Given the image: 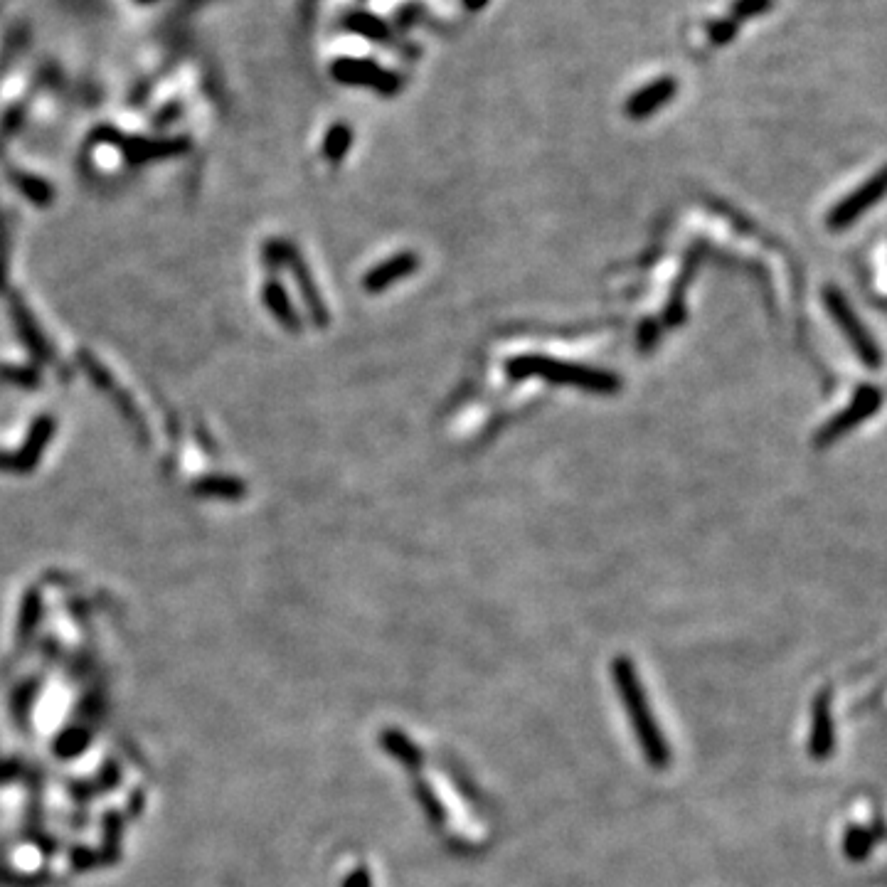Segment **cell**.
I'll list each match as a JSON object with an SVG mask.
<instances>
[{
	"label": "cell",
	"instance_id": "obj_1",
	"mask_svg": "<svg viewBox=\"0 0 887 887\" xmlns=\"http://www.w3.org/2000/svg\"><path fill=\"white\" fill-rule=\"evenodd\" d=\"M612 676L626 715L634 725V735L639 740L646 762L653 769H666L671 764V747H668L666 737H663L661 727H658L656 717L651 713L646 690L641 685L639 673H636V663L626 656H616L612 663Z\"/></svg>",
	"mask_w": 887,
	"mask_h": 887
},
{
	"label": "cell",
	"instance_id": "obj_2",
	"mask_svg": "<svg viewBox=\"0 0 887 887\" xmlns=\"http://www.w3.org/2000/svg\"><path fill=\"white\" fill-rule=\"evenodd\" d=\"M511 377H540V380L555 382V385H572L582 387L589 392H602L612 395L621 387V380L607 370L587 368V365L562 363V360L543 358V355H523L508 363Z\"/></svg>",
	"mask_w": 887,
	"mask_h": 887
},
{
	"label": "cell",
	"instance_id": "obj_3",
	"mask_svg": "<svg viewBox=\"0 0 887 887\" xmlns=\"http://www.w3.org/2000/svg\"><path fill=\"white\" fill-rule=\"evenodd\" d=\"M823 304H826L828 311H831L833 321L838 323V328L846 333V338L851 341L858 358L863 360L868 368H878L880 348L875 345L873 338H870V333L865 331L863 323L858 321V316H855V311L846 301V296H843L838 289H833V286H828V289H823Z\"/></svg>",
	"mask_w": 887,
	"mask_h": 887
},
{
	"label": "cell",
	"instance_id": "obj_4",
	"mask_svg": "<svg viewBox=\"0 0 887 887\" xmlns=\"http://www.w3.org/2000/svg\"><path fill=\"white\" fill-rule=\"evenodd\" d=\"M883 405V395H880L878 387H860L858 395H855V402L848 410L838 412L826 427H821L819 437H816V444L826 446L833 444L836 439H841L843 434L851 432L853 427H858L860 422H865L868 417H873L875 412L880 410Z\"/></svg>",
	"mask_w": 887,
	"mask_h": 887
},
{
	"label": "cell",
	"instance_id": "obj_5",
	"mask_svg": "<svg viewBox=\"0 0 887 887\" xmlns=\"http://www.w3.org/2000/svg\"><path fill=\"white\" fill-rule=\"evenodd\" d=\"M885 195V171H878L865 185H860L853 195L841 200L831 212H828V227L831 230H846L851 227L865 210L878 205Z\"/></svg>",
	"mask_w": 887,
	"mask_h": 887
},
{
	"label": "cell",
	"instance_id": "obj_6",
	"mask_svg": "<svg viewBox=\"0 0 887 887\" xmlns=\"http://www.w3.org/2000/svg\"><path fill=\"white\" fill-rule=\"evenodd\" d=\"M833 690L821 688L819 695L814 698L811 705V740H809V754L816 762L823 759H831L833 747H836V725H833Z\"/></svg>",
	"mask_w": 887,
	"mask_h": 887
},
{
	"label": "cell",
	"instance_id": "obj_7",
	"mask_svg": "<svg viewBox=\"0 0 887 887\" xmlns=\"http://www.w3.org/2000/svg\"><path fill=\"white\" fill-rule=\"evenodd\" d=\"M333 74L341 77L343 82H355V84H368V87L380 89V92L392 94L402 87L400 77L392 72H385L382 67L373 65V62H355V60H345L338 62L333 67Z\"/></svg>",
	"mask_w": 887,
	"mask_h": 887
},
{
	"label": "cell",
	"instance_id": "obj_8",
	"mask_svg": "<svg viewBox=\"0 0 887 887\" xmlns=\"http://www.w3.org/2000/svg\"><path fill=\"white\" fill-rule=\"evenodd\" d=\"M676 92H678V82L673 77L656 79V82L646 84L644 89H639V92L626 102V114H629L631 119H646V116L656 114L661 106L671 102V99L676 97Z\"/></svg>",
	"mask_w": 887,
	"mask_h": 887
},
{
	"label": "cell",
	"instance_id": "obj_9",
	"mask_svg": "<svg viewBox=\"0 0 887 887\" xmlns=\"http://www.w3.org/2000/svg\"><path fill=\"white\" fill-rule=\"evenodd\" d=\"M417 267H419L417 254H412V252L397 254V257L387 259L385 264H380V267L373 269V272H368V276H365V289L368 291L387 289L390 284H395V281L405 279L407 274H412Z\"/></svg>",
	"mask_w": 887,
	"mask_h": 887
},
{
	"label": "cell",
	"instance_id": "obj_10",
	"mask_svg": "<svg viewBox=\"0 0 887 887\" xmlns=\"http://www.w3.org/2000/svg\"><path fill=\"white\" fill-rule=\"evenodd\" d=\"M883 838V823H875V826H851L843 833V855L853 863L868 858L873 853V848L878 846V841Z\"/></svg>",
	"mask_w": 887,
	"mask_h": 887
},
{
	"label": "cell",
	"instance_id": "obj_11",
	"mask_svg": "<svg viewBox=\"0 0 887 887\" xmlns=\"http://www.w3.org/2000/svg\"><path fill=\"white\" fill-rule=\"evenodd\" d=\"M382 745H385V750L390 752L392 757L400 759V762L405 764L410 772H417V769L422 767L424 754H422V750H419V745H414L405 732L392 730L390 727V730L382 732Z\"/></svg>",
	"mask_w": 887,
	"mask_h": 887
},
{
	"label": "cell",
	"instance_id": "obj_12",
	"mask_svg": "<svg viewBox=\"0 0 887 887\" xmlns=\"http://www.w3.org/2000/svg\"><path fill=\"white\" fill-rule=\"evenodd\" d=\"M414 796H417V801L422 804L424 814H427V819L432 821L434 826H442V823H446V806L437 796V791L429 786V782L417 779V782H414Z\"/></svg>",
	"mask_w": 887,
	"mask_h": 887
},
{
	"label": "cell",
	"instance_id": "obj_13",
	"mask_svg": "<svg viewBox=\"0 0 887 887\" xmlns=\"http://www.w3.org/2000/svg\"><path fill=\"white\" fill-rule=\"evenodd\" d=\"M772 5L774 0H735V3H732V20H735V23H740V20H752L757 18V15L772 10Z\"/></svg>",
	"mask_w": 887,
	"mask_h": 887
},
{
	"label": "cell",
	"instance_id": "obj_14",
	"mask_svg": "<svg viewBox=\"0 0 887 887\" xmlns=\"http://www.w3.org/2000/svg\"><path fill=\"white\" fill-rule=\"evenodd\" d=\"M348 146H350V131L345 129V126H336V129H331V134H328V138H326L328 158H331V161H341L343 153L348 151Z\"/></svg>",
	"mask_w": 887,
	"mask_h": 887
},
{
	"label": "cell",
	"instance_id": "obj_15",
	"mask_svg": "<svg viewBox=\"0 0 887 887\" xmlns=\"http://www.w3.org/2000/svg\"><path fill=\"white\" fill-rule=\"evenodd\" d=\"M708 35H710V42H713V45H727V42L735 40L737 23L732 18L715 20V23L708 28Z\"/></svg>",
	"mask_w": 887,
	"mask_h": 887
},
{
	"label": "cell",
	"instance_id": "obj_16",
	"mask_svg": "<svg viewBox=\"0 0 887 887\" xmlns=\"http://www.w3.org/2000/svg\"><path fill=\"white\" fill-rule=\"evenodd\" d=\"M353 28L358 30V33L375 37V40H382V37L387 35V28L382 25V20L373 18V15H358V18H353Z\"/></svg>",
	"mask_w": 887,
	"mask_h": 887
},
{
	"label": "cell",
	"instance_id": "obj_17",
	"mask_svg": "<svg viewBox=\"0 0 887 887\" xmlns=\"http://www.w3.org/2000/svg\"><path fill=\"white\" fill-rule=\"evenodd\" d=\"M348 887H370L368 873H365V870H360V873H355V878L350 880Z\"/></svg>",
	"mask_w": 887,
	"mask_h": 887
},
{
	"label": "cell",
	"instance_id": "obj_18",
	"mask_svg": "<svg viewBox=\"0 0 887 887\" xmlns=\"http://www.w3.org/2000/svg\"><path fill=\"white\" fill-rule=\"evenodd\" d=\"M464 5H466V8L474 10V13H476V10H483V8H486L488 0H464Z\"/></svg>",
	"mask_w": 887,
	"mask_h": 887
}]
</instances>
